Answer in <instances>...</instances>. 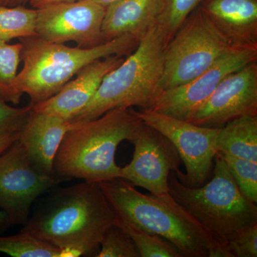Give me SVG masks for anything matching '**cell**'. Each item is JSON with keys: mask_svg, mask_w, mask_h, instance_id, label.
Returning a JSON list of instances; mask_svg holds the SVG:
<instances>
[{"mask_svg": "<svg viewBox=\"0 0 257 257\" xmlns=\"http://www.w3.org/2000/svg\"><path fill=\"white\" fill-rule=\"evenodd\" d=\"M52 192L21 231L64 250L68 257L96 256L103 235L120 221L99 182L84 181Z\"/></svg>", "mask_w": 257, "mask_h": 257, "instance_id": "1", "label": "cell"}, {"mask_svg": "<svg viewBox=\"0 0 257 257\" xmlns=\"http://www.w3.org/2000/svg\"><path fill=\"white\" fill-rule=\"evenodd\" d=\"M99 184L120 221L167 240L182 257H231L227 241L211 234L170 193L143 194L120 177Z\"/></svg>", "mask_w": 257, "mask_h": 257, "instance_id": "2", "label": "cell"}, {"mask_svg": "<svg viewBox=\"0 0 257 257\" xmlns=\"http://www.w3.org/2000/svg\"><path fill=\"white\" fill-rule=\"evenodd\" d=\"M143 122L133 108H115L96 119L76 121L64 135L54 163L56 175L100 182L119 177L118 146L130 141Z\"/></svg>", "mask_w": 257, "mask_h": 257, "instance_id": "3", "label": "cell"}, {"mask_svg": "<svg viewBox=\"0 0 257 257\" xmlns=\"http://www.w3.org/2000/svg\"><path fill=\"white\" fill-rule=\"evenodd\" d=\"M140 38L128 34L89 48L66 46L37 36L20 39L23 67L17 76V87L30 96L34 105L57 94L88 64L110 56L132 53Z\"/></svg>", "mask_w": 257, "mask_h": 257, "instance_id": "4", "label": "cell"}, {"mask_svg": "<svg viewBox=\"0 0 257 257\" xmlns=\"http://www.w3.org/2000/svg\"><path fill=\"white\" fill-rule=\"evenodd\" d=\"M168 42L157 22L152 25L127 58L106 74L92 100L72 122L96 119L115 108L148 109L161 92Z\"/></svg>", "mask_w": 257, "mask_h": 257, "instance_id": "5", "label": "cell"}, {"mask_svg": "<svg viewBox=\"0 0 257 257\" xmlns=\"http://www.w3.org/2000/svg\"><path fill=\"white\" fill-rule=\"evenodd\" d=\"M214 162L212 178L201 187L185 185L171 172L169 192L211 234L228 241L257 222V206L241 192L219 152Z\"/></svg>", "mask_w": 257, "mask_h": 257, "instance_id": "6", "label": "cell"}, {"mask_svg": "<svg viewBox=\"0 0 257 257\" xmlns=\"http://www.w3.org/2000/svg\"><path fill=\"white\" fill-rule=\"evenodd\" d=\"M231 48L197 7L167 44L161 91L189 82Z\"/></svg>", "mask_w": 257, "mask_h": 257, "instance_id": "7", "label": "cell"}, {"mask_svg": "<svg viewBox=\"0 0 257 257\" xmlns=\"http://www.w3.org/2000/svg\"><path fill=\"white\" fill-rule=\"evenodd\" d=\"M135 112L145 124L165 135L177 149L187 170L186 174L180 170L175 172L179 180L189 187L204 185L213 172L221 128L199 126L147 109Z\"/></svg>", "mask_w": 257, "mask_h": 257, "instance_id": "8", "label": "cell"}, {"mask_svg": "<svg viewBox=\"0 0 257 257\" xmlns=\"http://www.w3.org/2000/svg\"><path fill=\"white\" fill-rule=\"evenodd\" d=\"M65 181L37 168L18 140L0 154V208L13 224H26L37 198Z\"/></svg>", "mask_w": 257, "mask_h": 257, "instance_id": "9", "label": "cell"}, {"mask_svg": "<svg viewBox=\"0 0 257 257\" xmlns=\"http://www.w3.org/2000/svg\"><path fill=\"white\" fill-rule=\"evenodd\" d=\"M256 60L257 49H230L189 82L161 91L147 109L187 121L225 77Z\"/></svg>", "mask_w": 257, "mask_h": 257, "instance_id": "10", "label": "cell"}, {"mask_svg": "<svg viewBox=\"0 0 257 257\" xmlns=\"http://www.w3.org/2000/svg\"><path fill=\"white\" fill-rule=\"evenodd\" d=\"M128 142L135 151L131 162L121 167L120 178L155 195L169 194V177L182 162L172 142L143 121Z\"/></svg>", "mask_w": 257, "mask_h": 257, "instance_id": "11", "label": "cell"}, {"mask_svg": "<svg viewBox=\"0 0 257 257\" xmlns=\"http://www.w3.org/2000/svg\"><path fill=\"white\" fill-rule=\"evenodd\" d=\"M37 10V36L57 44L73 42L89 48L104 43L106 8L89 0L55 3Z\"/></svg>", "mask_w": 257, "mask_h": 257, "instance_id": "12", "label": "cell"}, {"mask_svg": "<svg viewBox=\"0 0 257 257\" xmlns=\"http://www.w3.org/2000/svg\"><path fill=\"white\" fill-rule=\"evenodd\" d=\"M246 115H257L256 61L225 77L187 121L206 127L221 128L231 120Z\"/></svg>", "mask_w": 257, "mask_h": 257, "instance_id": "13", "label": "cell"}, {"mask_svg": "<svg viewBox=\"0 0 257 257\" xmlns=\"http://www.w3.org/2000/svg\"><path fill=\"white\" fill-rule=\"evenodd\" d=\"M124 60L123 56L113 55L88 64L55 95L34 104L32 110L72 121L92 100L106 74Z\"/></svg>", "mask_w": 257, "mask_h": 257, "instance_id": "14", "label": "cell"}, {"mask_svg": "<svg viewBox=\"0 0 257 257\" xmlns=\"http://www.w3.org/2000/svg\"><path fill=\"white\" fill-rule=\"evenodd\" d=\"M198 8L230 46L257 49V0H202Z\"/></svg>", "mask_w": 257, "mask_h": 257, "instance_id": "15", "label": "cell"}, {"mask_svg": "<svg viewBox=\"0 0 257 257\" xmlns=\"http://www.w3.org/2000/svg\"><path fill=\"white\" fill-rule=\"evenodd\" d=\"M76 123L45 113L32 110L18 140L37 168L56 175L54 163L64 135Z\"/></svg>", "mask_w": 257, "mask_h": 257, "instance_id": "16", "label": "cell"}, {"mask_svg": "<svg viewBox=\"0 0 257 257\" xmlns=\"http://www.w3.org/2000/svg\"><path fill=\"white\" fill-rule=\"evenodd\" d=\"M160 0H120L106 8L101 27L104 42L122 35L141 37L157 23Z\"/></svg>", "mask_w": 257, "mask_h": 257, "instance_id": "17", "label": "cell"}, {"mask_svg": "<svg viewBox=\"0 0 257 257\" xmlns=\"http://www.w3.org/2000/svg\"><path fill=\"white\" fill-rule=\"evenodd\" d=\"M218 152L257 162V115H246L231 120L220 128Z\"/></svg>", "mask_w": 257, "mask_h": 257, "instance_id": "18", "label": "cell"}, {"mask_svg": "<svg viewBox=\"0 0 257 257\" xmlns=\"http://www.w3.org/2000/svg\"><path fill=\"white\" fill-rule=\"evenodd\" d=\"M37 10L25 6H0V41L37 36Z\"/></svg>", "mask_w": 257, "mask_h": 257, "instance_id": "19", "label": "cell"}, {"mask_svg": "<svg viewBox=\"0 0 257 257\" xmlns=\"http://www.w3.org/2000/svg\"><path fill=\"white\" fill-rule=\"evenodd\" d=\"M0 252L14 257H68L64 250L23 231L0 236Z\"/></svg>", "mask_w": 257, "mask_h": 257, "instance_id": "20", "label": "cell"}, {"mask_svg": "<svg viewBox=\"0 0 257 257\" xmlns=\"http://www.w3.org/2000/svg\"><path fill=\"white\" fill-rule=\"evenodd\" d=\"M22 50L21 42L10 45L0 41V98L14 104H18L23 96L16 85Z\"/></svg>", "mask_w": 257, "mask_h": 257, "instance_id": "21", "label": "cell"}, {"mask_svg": "<svg viewBox=\"0 0 257 257\" xmlns=\"http://www.w3.org/2000/svg\"><path fill=\"white\" fill-rule=\"evenodd\" d=\"M120 224L133 240L140 257H182L172 243L158 235L121 221Z\"/></svg>", "mask_w": 257, "mask_h": 257, "instance_id": "22", "label": "cell"}, {"mask_svg": "<svg viewBox=\"0 0 257 257\" xmlns=\"http://www.w3.org/2000/svg\"><path fill=\"white\" fill-rule=\"evenodd\" d=\"M202 0H160L157 23L165 31L169 42L175 36L186 19Z\"/></svg>", "mask_w": 257, "mask_h": 257, "instance_id": "23", "label": "cell"}, {"mask_svg": "<svg viewBox=\"0 0 257 257\" xmlns=\"http://www.w3.org/2000/svg\"><path fill=\"white\" fill-rule=\"evenodd\" d=\"M97 257H140L136 246L120 224L111 226L103 235Z\"/></svg>", "mask_w": 257, "mask_h": 257, "instance_id": "24", "label": "cell"}, {"mask_svg": "<svg viewBox=\"0 0 257 257\" xmlns=\"http://www.w3.org/2000/svg\"><path fill=\"white\" fill-rule=\"evenodd\" d=\"M222 156L238 187L248 200L257 203V162L226 155Z\"/></svg>", "mask_w": 257, "mask_h": 257, "instance_id": "25", "label": "cell"}, {"mask_svg": "<svg viewBox=\"0 0 257 257\" xmlns=\"http://www.w3.org/2000/svg\"><path fill=\"white\" fill-rule=\"evenodd\" d=\"M32 106L30 104L25 107H14L0 98V136L20 133L28 122Z\"/></svg>", "mask_w": 257, "mask_h": 257, "instance_id": "26", "label": "cell"}, {"mask_svg": "<svg viewBox=\"0 0 257 257\" xmlns=\"http://www.w3.org/2000/svg\"><path fill=\"white\" fill-rule=\"evenodd\" d=\"M232 257L257 256V222L241 229L227 241Z\"/></svg>", "mask_w": 257, "mask_h": 257, "instance_id": "27", "label": "cell"}, {"mask_svg": "<svg viewBox=\"0 0 257 257\" xmlns=\"http://www.w3.org/2000/svg\"><path fill=\"white\" fill-rule=\"evenodd\" d=\"M20 133L10 134V135L0 136V154L3 153L15 141L18 140Z\"/></svg>", "mask_w": 257, "mask_h": 257, "instance_id": "28", "label": "cell"}, {"mask_svg": "<svg viewBox=\"0 0 257 257\" xmlns=\"http://www.w3.org/2000/svg\"><path fill=\"white\" fill-rule=\"evenodd\" d=\"M77 0H31L30 3V6L35 9L42 8L50 4H55L59 3H67V2H74Z\"/></svg>", "mask_w": 257, "mask_h": 257, "instance_id": "29", "label": "cell"}, {"mask_svg": "<svg viewBox=\"0 0 257 257\" xmlns=\"http://www.w3.org/2000/svg\"><path fill=\"white\" fill-rule=\"evenodd\" d=\"M12 225L14 224H13L10 216L3 209H0V232L8 229Z\"/></svg>", "mask_w": 257, "mask_h": 257, "instance_id": "30", "label": "cell"}, {"mask_svg": "<svg viewBox=\"0 0 257 257\" xmlns=\"http://www.w3.org/2000/svg\"><path fill=\"white\" fill-rule=\"evenodd\" d=\"M31 0H0V6L18 7L25 6L30 4Z\"/></svg>", "mask_w": 257, "mask_h": 257, "instance_id": "31", "label": "cell"}, {"mask_svg": "<svg viewBox=\"0 0 257 257\" xmlns=\"http://www.w3.org/2000/svg\"><path fill=\"white\" fill-rule=\"evenodd\" d=\"M89 1L92 2V3H96V4L101 5L103 8H106L109 5L114 4V3L119 2L120 0H89Z\"/></svg>", "mask_w": 257, "mask_h": 257, "instance_id": "32", "label": "cell"}]
</instances>
